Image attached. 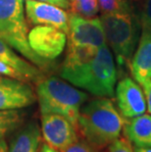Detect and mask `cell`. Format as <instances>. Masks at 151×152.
Masks as SVG:
<instances>
[{"instance_id": "cell-1", "label": "cell", "mask_w": 151, "mask_h": 152, "mask_svg": "<svg viewBox=\"0 0 151 152\" xmlns=\"http://www.w3.org/2000/svg\"><path fill=\"white\" fill-rule=\"evenodd\" d=\"M60 75L73 86L98 97L114 95L117 70L107 43L98 48L95 56L72 65H62Z\"/></svg>"}, {"instance_id": "cell-2", "label": "cell", "mask_w": 151, "mask_h": 152, "mask_svg": "<svg viewBox=\"0 0 151 152\" xmlns=\"http://www.w3.org/2000/svg\"><path fill=\"white\" fill-rule=\"evenodd\" d=\"M125 121L110 99L99 97L82 106L78 130L96 149L109 146L120 137Z\"/></svg>"}, {"instance_id": "cell-3", "label": "cell", "mask_w": 151, "mask_h": 152, "mask_svg": "<svg viewBox=\"0 0 151 152\" xmlns=\"http://www.w3.org/2000/svg\"><path fill=\"white\" fill-rule=\"evenodd\" d=\"M36 97L41 114H58L67 118L78 130L82 106L88 98L82 91L56 77L40 80L36 86Z\"/></svg>"}, {"instance_id": "cell-4", "label": "cell", "mask_w": 151, "mask_h": 152, "mask_svg": "<svg viewBox=\"0 0 151 152\" xmlns=\"http://www.w3.org/2000/svg\"><path fill=\"white\" fill-rule=\"evenodd\" d=\"M28 26L24 0H0V39L19 51L42 71L49 69V61L36 55L28 42Z\"/></svg>"}, {"instance_id": "cell-5", "label": "cell", "mask_w": 151, "mask_h": 152, "mask_svg": "<svg viewBox=\"0 0 151 152\" xmlns=\"http://www.w3.org/2000/svg\"><path fill=\"white\" fill-rule=\"evenodd\" d=\"M106 42L111 46L120 66L128 65L136 50L137 40L136 23L130 12L102 14Z\"/></svg>"}, {"instance_id": "cell-6", "label": "cell", "mask_w": 151, "mask_h": 152, "mask_svg": "<svg viewBox=\"0 0 151 152\" xmlns=\"http://www.w3.org/2000/svg\"><path fill=\"white\" fill-rule=\"evenodd\" d=\"M68 45L99 48L106 44L102 22L99 18H85L69 14Z\"/></svg>"}, {"instance_id": "cell-7", "label": "cell", "mask_w": 151, "mask_h": 152, "mask_svg": "<svg viewBox=\"0 0 151 152\" xmlns=\"http://www.w3.org/2000/svg\"><path fill=\"white\" fill-rule=\"evenodd\" d=\"M40 130L44 142L59 152H63L79 140L77 128L62 115L41 114Z\"/></svg>"}, {"instance_id": "cell-8", "label": "cell", "mask_w": 151, "mask_h": 152, "mask_svg": "<svg viewBox=\"0 0 151 152\" xmlns=\"http://www.w3.org/2000/svg\"><path fill=\"white\" fill-rule=\"evenodd\" d=\"M28 42L35 54L51 61L62 54L67 42L66 33L51 26H35L28 31Z\"/></svg>"}, {"instance_id": "cell-9", "label": "cell", "mask_w": 151, "mask_h": 152, "mask_svg": "<svg viewBox=\"0 0 151 152\" xmlns=\"http://www.w3.org/2000/svg\"><path fill=\"white\" fill-rule=\"evenodd\" d=\"M35 99L30 83L0 75V110L23 109L33 105Z\"/></svg>"}, {"instance_id": "cell-10", "label": "cell", "mask_w": 151, "mask_h": 152, "mask_svg": "<svg viewBox=\"0 0 151 152\" xmlns=\"http://www.w3.org/2000/svg\"><path fill=\"white\" fill-rule=\"evenodd\" d=\"M25 11L28 24L33 26H51L63 31H69V14L56 5L36 0H24Z\"/></svg>"}, {"instance_id": "cell-11", "label": "cell", "mask_w": 151, "mask_h": 152, "mask_svg": "<svg viewBox=\"0 0 151 152\" xmlns=\"http://www.w3.org/2000/svg\"><path fill=\"white\" fill-rule=\"evenodd\" d=\"M116 99L121 115L131 119L145 113L147 106L142 89L131 77H124L116 86Z\"/></svg>"}, {"instance_id": "cell-12", "label": "cell", "mask_w": 151, "mask_h": 152, "mask_svg": "<svg viewBox=\"0 0 151 152\" xmlns=\"http://www.w3.org/2000/svg\"><path fill=\"white\" fill-rule=\"evenodd\" d=\"M128 66L131 75L139 85L151 80V33H142Z\"/></svg>"}, {"instance_id": "cell-13", "label": "cell", "mask_w": 151, "mask_h": 152, "mask_svg": "<svg viewBox=\"0 0 151 152\" xmlns=\"http://www.w3.org/2000/svg\"><path fill=\"white\" fill-rule=\"evenodd\" d=\"M0 61L17 71L24 82L37 83L44 77L39 68L19 56L13 50V47L2 39H0Z\"/></svg>"}, {"instance_id": "cell-14", "label": "cell", "mask_w": 151, "mask_h": 152, "mask_svg": "<svg viewBox=\"0 0 151 152\" xmlns=\"http://www.w3.org/2000/svg\"><path fill=\"white\" fill-rule=\"evenodd\" d=\"M126 138L136 147H151V115L142 114L124 124Z\"/></svg>"}, {"instance_id": "cell-15", "label": "cell", "mask_w": 151, "mask_h": 152, "mask_svg": "<svg viewBox=\"0 0 151 152\" xmlns=\"http://www.w3.org/2000/svg\"><path fill=\"white\" fill-rule=\"evenodd\" d=\"M41 137V130L36 123H28L13 137L8 152H37Z\"/></svg>"}, {"instance_id": "cell-16", "label": "cell", "mask_w": 151, "mask_h": 152, "mask_svg": "<svg viewBox=\"0 0 151 152\" xmlns=\"http://www.w3.org/2000/svg\"><path fill=\"white\" fill-rule=\"evenodd\" d=\"M25 114L20 109L0 110V140H3L23 125Z\"/></svg>"}, {"instance_id": "cell-17", "label": "cell", "mask_w": 151, "mask_h": 152, "mask_svg": "<svg viewBox=\"0 0 151 152\" xmlns=\"http://www.w3.org/2000/svg\"><path fill=\"white\" fill-rule=\"evenodd\" d=\"M69 10L71 14L93 18L99 11L98 0H72Z\"/></svg>"}, {"instance_id": "cell-18", "label": "cell", "mask_w": 151, "mask_h": 152, "mask_svg": "<svg viewBox=\"0 0 151 152\" xmlns=\"http://www.w3.org/2000/svg\"><path fill=\"white\" fill-rule=\"evenodd\" d=\"M98 5L102 14L130 12L131 10L127 0H98Z\"/></svg>"}, {"instance_id": "cell-19", "label": "cell", "mask_w": 151, "mask_h": 152, "mask_svg": "<svg viewBox=\"0 0 151 152\" xmlns=\"http://www.w3.org/2000/svg\"><path fill=\"white\" fill-rule=\"evenodd\" d=\"M142 33H151V0H143L140 13Z\"/></svg>"}, {"instance_id": "cell-20", "label": "cell", "mask_w": 151, "mask_h": 152, "mask_svg": "<svg viewBox=\"0 0 151 152\" xmlns=\"http://www.w3.org/2000/svg\"><path fill=\"white\" fill-rule=\"evenodd\" d=\"M107 152H133V148L128 138L119 137L109 145Z\"/></svg>"}, {"instance_id": "cell-21", "label": "cell", "mask_w": 151, "mask_h": 152, "mask_svg": "<svg viewBox=\"0 0 151 152\" xmlns=\"http://www.w3.org/2000/svg\"><path fill=\"white\" fill-rule=\"evenodd\" d=\"M63 152H98L96 148H94L85 140H78L75 143L65 149Z\"/></svg>"}, {"instance_id": "cell-22", "label": "cell", "mask_w": 151, "mask_h": 152, "mask_svg": "<svg viewBox=\"0 0 151 152\" xmlns=\"http://www.w3.org/2000/svg\"><path fill=\"white\" fill-rule=\"evenodd\" d=\"M0 75L11 77H14V79H18L20 80H23L21 75L17 72V71H16L15 69H13L12 67L6 65L5 63L1 62V61H0Z\"/></svg>"}, {"instance_id": "cell-23", "label": "cell", "mask_w": 151, "mask_h": 152, "mask_svg": "<svg viewBox=\"0 0 151 152\" xmlns=\"http://www.w3.org/2000/svg\"><path fill=\"white\" fill-rule=\"evenodd\" d=\"M143 90H144V96H145V100H146V106H147V110L150 113L151 115V80L147 82L142 85Z\"/></svg>"}, {"instance_id": "cell-24", "label": "cell", "mask_w": 151, "mask_h": 152, "mask_svg": "<svg viewBox=\"0 0 151 152\" xmlns=\"http://www.w3.org/2000/svg\"><path fill=\"white\" fill-rule=\"evenodd\" d=\"M36 1L49 3V4L56 5L62 9H69L70 7V2L68 0H36Z\"/></svg>"}, {"instance_id": "cell-25", "label": "cell", "mask_w": 151, "mask_h": 152, "mask_svg": "<svg viewBox=\"0 0 151 152\" xmlns=\"http://www.w3.org/2000/svg\"><path fill=\"white\" fill-rule=\"evenodd\" d=\"M0 152H8V146L6 143L5 138L0 140Z\"/></svg>"}, {"instance_id": "cell-26", "label": "cell", "mask_w": 151, "mask_h": 152, "mask_svg": "<svg viewBox=\"0 0 151 152\" xmlns=\"http://www.w3.org/2000/svg\"><path fill=\"white\" fill-rule=\"evenodd\" d=\"M40 152H59V151H57L55 149H53V148H51L50 146H48V145L46 143H44L42 145V147H41V149H40Z\"/></svg>"}, {"instance_id": "cell-27", "label": "cell", "mask_w": 151, "mask_h": 152, "mask_svg": "<svg viewBox=\"0 0 151 152\" xmlns=\"http://www.w3.org/2000/svg\"><path fill=\"white\" fill-rule=\"evenodd\" d=\"M133 152H151V147H136V146H134Z\"/></svg>"}]
</instances>
